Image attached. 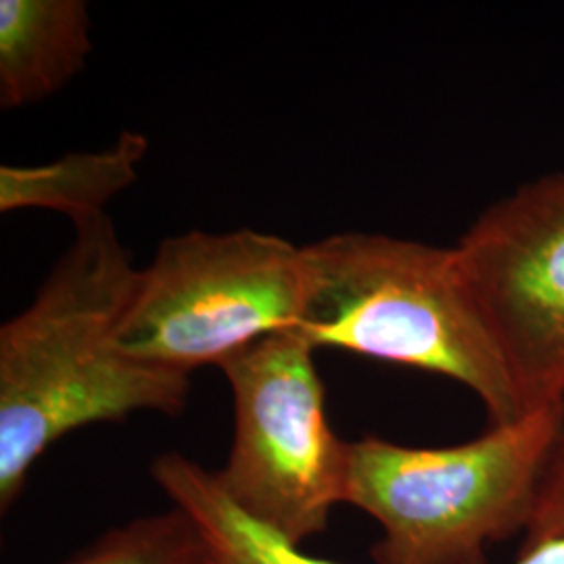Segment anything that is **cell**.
Listing matches in <instances>:
<instances>
[{
  "mask_svg": "<svg viewBox=\"0 0 564 564\" xmlns=\"http://www.w3.org/2000/svg\"><path fill=\"white\" fill-rule=\"evenodd\" d=\"M203 542L193 521L172 506L162 514L109 529L74 558L61 564H203Z\"/></svg>",
  "mask_w": 564,
  "mask_h": 564,
  "instance_id": "30bf717a",
  "label": "cell"
},
{
  "mask_svg": "<svg viewBox=\"0 0 564 564\" xmlns=\"http://www.w3.org/2000/svg\"><path fill=\"white\" fill-rule=\"evenodd\" d=\"M314 347L297 333L265 337L220 366L235 398L226 496L289 544L326 531L343 505L347 444L330 429Z\"/></svg>",
  "mask_w": 564,
  "mask_h": 564,
  "instance_id": "5b68a950",
  "label": "cell"
},
{
  "mask_svg": "<svg viewBox=\"0 0 564 564\" xmlns=\"http://www.w3.org/2000/svg\"><path fill=\"white\" fill-rule=\"evenodd\" d=\"M303 307V247L251 228L191 230L165 239L139 270L116 345L132 360L191 377L297 330Z\"/></svg>",
  "mask_w": 564,
  "mask_h": 564,
  "instance_id": "277c9868",
  "label": "cell"
},
{
  "mask_svg": "<svg viewBox=\"0 0 564 564\" xmlns=\"http://www.w3.org/2000/svg\"><path fill=\"white\" fill-rule=\"evenodd\" d=\"M514 564H564V535L524 542Z\"/></svg>",
  "mask_w": 564,
  "mask_h": 564,
  "instance_id": "7c38bea8",
  "label": "cell"
},
{
  "mask_svg": "<svg viewBox=\"0 0 564 564\" xmlns=\"http://www.w3.org/2000/svg\"><path fill=\"white\" fill-rule=\"evenodd\" d=\"M524 533V542L550 535H564V433L556 454L545 470L544 484L538 494V502Z\"/></svg>",
  "mask_w": 564,
  "mask_h": 564,
  "instance_id": "8fae6325",
  "label": "cell"
},
{
  "mask_svg": "<svg viewBox=\"0 0 564 564\" xmlns=\"http://www.w3.org/2000/svg\"><path fill=\"white\" fill-rule=\"evenodd\" d=\"M454 249L527 408L564 402V172L491 203Z\"/></svg>",
  "mask_w": 564,
  "mask_h": 564,
  "instance_id": "8992f818",
  "label": "cell"
},
{
  "mask_svg": "<svg viewBox=\"0 0 564 564\" xmlns=\"http://www.w3.org/2000/svg\"><path fill=\"white\" fill-rule=\"evenodd\" d=\"M563 433L552 402L464 444L349 442L343 502L383 527L377 564H485L487 545L527 529Z\"/></svg>",
  "mask_w": 564,
  "mask_h": 564,
  "instance_id": "3957f363",
  "label": "cell"
},
{
  "mask_svg": "<svg viewBox=\"0 0 564 564\" xmlns=\"http://www.w3.org/2000/svg\"><path fill=\"white\" fill-rule=\"evenodd\" d=\"M151 473L172 506L197 527L203 564H337L305 556L300 545L249 519L226 496L216 473L178 452L155 458Z\"/></svg>",
  "mask_w": 564,
  "mask_h": 564,
  "instance_id": "9c48e42d",
  "label": "cell"
},
{
  "mask_svg": "<svg viewBox=\"0 0 564 564\" xmlns=\"http://www.w3.org/2000/svg\"><path fill=\"white\" fill-rule=\"evenodd\" d=\"M149 151L141 132H121L105 151L69 153L42 165L0 167V212L48 209L74 224L105 216V207L139 178Z\"/></svg>",
  "mask_w": 564,
  "mask_h": 564,
  "instance_id": "ba28073f",
  "label": "cell"
},
{
  "mask_svg": "<svg viewBox=\"0 0 564 564\" xmlns=\"http://www.w3.org/2000/svg\"><path fill=\"white\" fill-rule=\"evenodd\" d=\"M139 270L109 216L76 237L36 300L0 328V508L72 431L134 412L181 414L191 377L121 354L116 330Z\"/></svg>",
  "mask_w": 564,
  "mask_h": 564,
  "instance_id": "6da1fadb",
  "label": "cell"
},
{
  "mask_svg": "<svg viewBox=\"0 0 564 564\" xmlns=\"http://www.w3.org/2000/svg\"><path fill=\"white\" fill-rule=\"evenodd\" d=\"M93 51L82 0L0 2V105L42 101L74 80Z\"/></svg>",
  "mask_w": 564,
  "mask_h": 564,
  "instance_id": "52a82bcc",
  "label": "cell"
},
{
  "mask_svg": "<svg viewBox=\"0 0 564 564\" xmlns=\"http://www.w3.org/2000/svg\"><path fill=\"white\" fill-rule=\"evenodd\" d=\"M305 307L297 335L470 389L491 424L529 408L452 247L372 232L303 245Z\"/></svg>",
  "mask_w": 564,
  "mask_h": 564,
  "instance_id": "7a4b0ae2",
  "label": "cell"
}]
</instances>
